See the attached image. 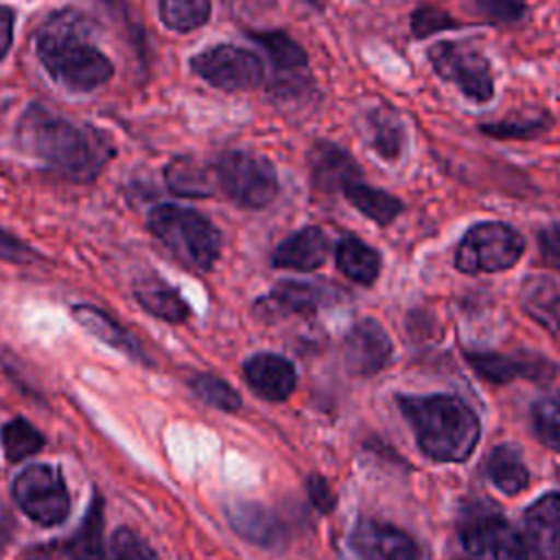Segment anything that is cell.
Instances as JSON below:
<instances>
[{"label":"cell","instance_id":"cell-1","mask_svg":"<svg viewBox=\"0 0 560 560\" xmlns=\"http://www.w3.org/2000/svg\"><path fill=\"white\" fill-rule=\"evenodd\" d=\"M22 151L72 182H92L112 158V147L96 129L74 125L42 105H28L18 120Z\"/></svg>","mask_w":560,"mask_h":560},{"label":"cell","instance_id":"cell-2","mask_svg":"<svg viewBox=\"0 0 560 560\" xmlns=\"http://www.w3.org/2000/svg\"><path fill=\"white\" fill-rule=\"evenodd\" d=\"M35 52L44 70L70 92H92L114 74L109 57L92 44L90 18L70 7L37 26Z\"/></svg>","mask_w":560,"mask_h":560},{"label":"cell","instance_id":"cell-3","mask_svg":"<svg viewBox=\"0 0 560 560\" xmlns=\"http://www.w3.org/2000/svg\"><path fill=\"white\" fill-rule=\"evenodd\" d=\"M420 451L438 462H464L479 440L477 413L457 396H396Z\"/></svg>","mask_w":560,"mask_h":560},{"label":"cell","instance_id":"cell-4","mask_svg":"<svg viewBox=\"0 0 560 560\" xmlns=\"http://www.w3.org/2000/svg\"><path fill=\"white\" fill-rule=\"evenodd\" d=\"M149 230L190 269L210 271L221 254V232L210 219L192 208L160 203L149 212Z\"/></svg>","mask_w":560,"mask_h":560},{"label":"cell","instance_id":"cell-5","mask_svg":"<svg viewBox=\"0 0 560 560\" xmlns=\"http://www.w3.org/2000/svg\"><path fill=\"white\" fill-rule=\"evenodd\" d=\"M221 190L243 208H267L278 197L276 166L252 149H228L214 162Z\"/></svg>","mask_w":560,"mask_h":560},{"label":"cell","instance_id":"cell-6","mask_svg":"<svg viewBox=\"0 0 560 560\" xmlns=\"http://www.w3.org/2000/svg\"><path fill=\"white\" fill-rule=\"evenodd\" d=\"M525 252L518 230L501 221H481L466 230L455 249V267L462 273H497L514 267Z\"/></svg>","mask_w":560,"mask_h":560},{"label":"cell","instance_id":"cell-7","mask_svg":"<svg viewBox=\"0 0 560 560\" xmlns=\"http://www.w3.org/2000/svg\"><path fill=\"white\" fill-rule=\"evenodd\" d=\"M431 68L453 83L468 101L488 103L494 94V74L488 57L468 42L442 39L427 50Z\"/></svg>","mask_w":560,"mask_h":560},{"label":"cell","instance_id":"cell-8","mask_svg":"<svg viewBox=\"0 0 560 560\" xmlns=\"http://www.w3.org/2000/svg\"><path fill=\"white\" fill-rule=\"evenodd\" d=\"M11 494L18 508L37 525H61L70 514V494L63 475L52 464H31L13 479Z\"/></svg>","mask_w":560,"mask_h":560},{"label":"cell","instance_id":"cell-9","mask_svg":"<svg viewBox=\"0 0 560 560\" xmlns=\"http://www.w3.org/2000/svg\"><path fill=\"white\" fill-rule=\"evenodd\" d=\"M190 68L206 83L225 92L254 90L265 79V66L260 57L234 44H217L197 52L190 59Z\"/></svg>","mask_w":560,"mask_h":560},{"label":"cell","instance_id":"cell-10","mask_svg":"<svg viewBox=\"0 0 560 560\" xmlns=\"http://www.w3.org/2000/svg\"><path fill=\"white\" fill-rule=\"evenodd\" d=\"M459 538L475 560H527L521 534L492 508L468 510Z\"/></svg>","mask_w":560,"mask_h":560},{"label":"cell","instance_id":"cell-11","mask_svg":"<svg viewBox=\"0 0 560 560\" xmlns=\"http://www.w3.org/2000/svg\"><path fill=\"white\" fill-rule=\"evenodd\" d=\"M247 35L267 52L273 66V81L269 83V92L287 101L306 94V50L284 31H249Z\"/></svg>","mask_w":560,"mask_h":560},{"label":"cell","instance_id":"cell-12","mask_svg":"<svg viewBox=\"0 0 560 560\" xmlns=\"http://www.w3.org/2000/svg\"><path fill=\"white\" fill-rule=\"evenodd\" d=\"M361 560H424L418 542L402 529L374 518H361L348 536Z\"/></svg>","mask_w":560,"mask_h":560},{"label":"cell","instance_id":"cell-13","mask_svg":"<svg viewBox=\"0 0 560 560\" xmlns=\"http://www.w3.org/2000/svg\"><path fill=\"white\" fill-rule=\"evenodd\" d=\"M346 368L357 376H372L392 361V341L385 328L372 319L361 317L350 326L341 343Z\"/></svg>","mask_w":560,"mask_h":560},{"label":"cell","instance_id":"cell-14","mask_svg":"<svg viewBox=\"0 0 560 560\" xmlns=\"http://www.w3.org/2000/svg\"><path fill=\"white\" fill-rule=\"evenodd\" d=\"M521 538L527 560H560V494H542L525 510Z\"/></svg>","mask_w":560,"mask_h":560},{"label":"cell","instance_id":"cell-15","mask_svg":"<svg viewBox=\"0 0 560 560\" xmlns=\"http://www.w3.org/2000/svg\"><path fill=\"white\" fill-rule=\"evenodd\" d=\"M324 302V291L311 282L280 280L269 293L254 302V315L265 322H278L293 315H313Z\"/></svg>","mask_w":560,"mask_h":560},{"label":"cell","instance_id":"cell-16","mask_svg":"<svg viewBox=\"0 0 560 560\" xmlns=\"http://www.w3.org/2000/svg\"><path fill=\"white\" fill-rule=\"evenodd\" d=\"M243 376L252 387V392L269 402L287 400L295 387L293 363L273 352L252 354L243 363Z\"/></svg>","mask_w":560,"mask_h":560},{"label":"cell","instance_id":"cell-17","mask_svg":"<svg viewBox=\"0 0 560 560\" xmlns=\"http://www.w3.org/2000/svg\"><path fill=\"white\" fill-rule=\"evenodd\" d=\"M357 125L361 138L378 158L385 162L400 160L407 147V129L394 109L383 105L368 107L359 114Z\"/></svg>","mask_w":560,"mask_h":560},{"label":"cell","instance_id":"cell-18","mask_svg":"<svg viewBox=\"0 0 560 560\" xmlns=\"http://www.w3.org/2000/svg\"><path fill=\"white\" fill-rule=\"evenodd\" d=\"M308 173L315 188L324 192L343 190L350 182L361 179V166L357 160L339 144L332 142H317L308 151Z\"/></svg>","mask_w":560,"mask_h":560},{"label":"cell","instance_id":"cell-19","mask_svg":"<svg viewBox=\"0 0 560 560\" xmlns=\"http://www.w3.org/2000/svg\"><path fill=\"white\" fill-rule=\"evenodd\" d=\"M328 256V236L317 225H306L291 236H287L271 254V265L276 269L313 271L324 265Z\"/></svg>","mask_w":560,"mask_h":560},{"label":"cell","instance_id":"cell-20","mask_svg":"<svg viewBox=\"0 0 560 560\" xmlns=\"http://www.w3.org/2000/svg\"><path fill=\"white\" fill-rule=\"evenodd\" d=\"M72 317L77 319V324L83 330H88L101 343H105V346L127 354L133 361H147L140 343L131 337V332L127 328H122L105 311H101V308H96L92 304H74L72 306Z\"/></svg>","mask_w":560,"mask_h":560},{"label":"cell","instance_id":"cell-21","mask_svg":"<svg viewBox=\"0 0 560 560\" xmlns=\"http://www.w3.org/2000/svg\"><path fill=\"white\" fill-rule=\"evenodd\" d=\"M472 370L492 383H508L514 378L549 376V365L542 359H523L499 352H466Z\"/></svg>","mask_w":560,"mask_h":560},{"label":"cell","instance_id":"cell-22","mask_svg":"<svg viewBox=\"0 0 560 560\" xmlns=\"http://www.w3.org/2000/svg\"><path fill=\"white\" fill-rule=\"evenodd\" d=\"M133 298L147 313L171 324H179L190 315V308L182 293L155 276L140 278L133 284Z\"/></svg>","mask_w":560,"mask_h":560},{"label":"cell","instance_id":"cell-23","mask_svg":"<svg viewBox=\"0 0 560 560\" xmlns=\"http://www.w3.org/2000/svg\"><path fill=\"white\" fill-rule=\"evenodd\" d=\"M214 171L190 155H177L164 166V182L177 197L201 199L214 195Z\"/></svg>","mask_w":560,"mask_h":560},{"label":"cell","instance_id":"cell-24","mask_svg":"<svg viewBox=\"0 0 560 560\" xmlns=\"http://www.w3.org/2000/svg\"><path fill=\"white\" fill-rule=\"evenodd\" d=\"M335 260L346 278L363 287H372L381 273V254L352 234L339 238Z\"/></svg>","mask_w":560,"mask_h":560},{"label":"cell","instance_id":"cell-25","mask_svg":"<svg viewBox=\"0 0 560 560\" xmlns=\"http://www.w3.org/2000/svg\"><path fill=\"white\" fill-rule=\"evenodd\" d=\"M525 311L551 332H560V291L547 276H527L521 284Z\"/></svg>","mask_w":560,"mask_h":560},{"label":"cell","instance_id":"cell-26","mask_svg":"<svg viewBox=\"0 0 560 560\" xmlns=\"http://www.w3.org/2000/svg\"><path fill=\"white\" fill-rule=\"evenodd\" d=\"M70 560H105L103 545V499L94 492L77 532L63 542Z\"/></svg>","mask_w":560,"mask_h":560},{"label":"cell","instance_id":"cell-27","mask_svg":"<svg viewBox=\"0 0 560 560\" xmlns=\"http://www.w3.org/2000/svg\"><path fill=\"white\" fill-rule=\"evenodd\" d=\"M341 192L350 201L352 208H357L361 214H365L376 225H389L405 208L398 197H394L381 188H372L361 179L350 182L348 186H343Z\"/></svg>","mask_w":560,"mask_h":560},{"label":"cell","instance_id":"cell-28","mask_svg":"<svg viewBox=\"0 0 560 560\" xmlns=\"http://www.w3.org/2000/svg\"><path fill=\"white\" fill-rule=\"evenodd\" d=\"M228 518L236 534L256 545H273L280 538V525L273 514L258 503L236 501L228 508Z\"/></svg>","mask_w":560,"mask_h":560},{"label":"cell","instance_id":"cell-29","mask_svg":"<svg viewBox=\"0 0 560 560\" xmlns=\"http://www.w3.org/2000/svg\"><path fill=\"white\" fill-rule=\"evenodd\" d=\"M490 481L505 494H516L527 488L529 472L521 459V453L514 446H497L486 464Z\"/></svg>","mask_w":560,"mask_h":560},{"label":"cell","instance_id":"cell-30","mask_svg":"<svg viewBox=\"0 0 560 560\" xmlns=\"http://www.w3.org/2000/svg\"><path fill=\"white\" fill-rule=\"evenodd\" d=\"M160 18L175 33H190L210 20V0H158Z\"/></svg>","mask_w":560,"mask_h":560},{"label":"cell","instance_id":"cell-31","mask_svg":"<svg viewBox=\"0 0 560 560\" xmlns=\"http://www.w3.org/2000/svg\"><path fill=\"white\" fill-rule=\"evenodd\" d=\"M0 442L9 462H22L44 448V435L24 418H13L2 424Z\"/></svg>","mask_w":560,"mask_h":560},{"label":"cell","instance_id":"cell-32","mask_svg":"<svg viewBox=\"0 0 560 560\" xmlns=\"http://www.w3.org/2000/svg\"><path fill=\"white\" fill-rule=\"evenodd\" d=\"M551 125L549 116L545 112L540 114H516V116H508L505 120H497V122H483L479 125V131L492 138H534L538 133H542L547 127Z\"/></svg>","mask_w":560,"mask_h":560},{"label":"cell","instance_id":"cell-33","mask_svg":"<svg viewBox=\"0 0 560 560\" xmlns=\"http://www.w3.org/2000/svg\"><path fill=\"white\" fill-rule=\"evenodd\" d=\"M188 385L199 400L219 411H236L241 407L238 392L228 381L214 374H195Z\"/></svg>","mask_w":560,"mask_h":560},{"label":"cell","instance_id":"cell-34","mask_svg":"<svg viewBox=\"0 0 560 560\" xmlns=\"http://www.w3.org/2000/svg\"><path fill=\"white\" fill-rule=\"evenodd\" d=\"M532 424L538 440L560 453V394L542 396L532 405Z\"/></svg>","mask_w":560,"mask_h":560},{"label":"cell","instance_id":"cell-35","mask_svg":"<svg viewBox=\"0 0 560 560\" xmlns=\"http://www.w3.org/2000/svg\"><path fill=\"white\" fill-rule=\"evenodd\" d=\"M107 560H160V558L149 547V542L140 538L133 529L118 527L109 538Z\"/></svg>","mask_w":560,"mask_h":560},{"label":"cell","instance_id":"cell-36","mask_svg":"<svg viewBox=\"0 0 560 560\" xmlns=\"http://www.w3.org/2000/svg\"><path fill=\"white\" fill-rule=\"evenodd\" d=\"M409 26H411V33L413 37L422 39V37H429V35H435L440 31H451V28H457L459 24L444 11V9H438V7H429V4H422L418 7L411 18H409Z\"/></svg>","mask_w":560,"mask_h":560},{"label":"cell","instance_id":"cell-37","mask_svg":"<svg viewBox=\"0 0 560 560\" xmlns=\"http://www.w3.org/2000/svg\"><path fill=\"white\" fill-rule=\"evenodd\" d=\"M477 9L492 22L512 24L527 11V0H475Z\"/></svg>","mask_w":560,"mask_h":560},{"label":"cell","instance_id":"cell-38","mask_svg":"<svg viewBox=\"0 0 560 560\" xmlns=\"http://www.w3.org/2000/svg\"><path fill=\"white\" fill-rule=\"evenodd\" d=\"M0 260L15 262V265H26V262L42 260V256H39L37 249H33L24 241H20L18 236H13L4 228H0Z\"/></svg>","mask_w":560,"mask_h":560},{"label":"cell","instance_id":"cell-39","mask_svg":"<svg viewBox=\"0 0 560 560\" xmlns=\"http://www.w3.org/2000/svg\"><path fill=\"white\" fill-rule=\"evenodd\" d=\"M538 247H540V254H542V260L560 271V221L556 223H549L547 228L540 230L538 234Z\"/></svg>","mask_w":560,"mask_h":560},{"label":"cell","instance_id":"cell-40","mask_svg":"<svg viewBox=\"0 0 560 560\" xmlns=\"http://www.w3.org/2000/svg\"><path fill=\"white\" fill-rule=\"evenodd\" d=\"M306 490H308V499L311 503L319 510V512H330L335 508V494L328 486V481L319 475H311L306 479Z\"/></svg>","mask_w":560,"mask_h":560},{"label":"cell","instance_id":"cell-41","mask_svg":"<svg viewBox=\"0 0 560 560\" xmlns=\"http://www.w3.org/2000/svg\"><path fill=\"white\" fill-rule=\"evenodd\" d=\"M13 22L15 13L9 7H0V59L9 52L13 42Z\"/></svg>","mask_w":560,"mask_h":560},{"label":"cell","instance_id":"cell-42","mask_svg":"<svg viewBox=\"0 0 560 560\" xmlns=\"http://www.w3.org/2000/svg\"><path fill=\"white\" fill-rule=\"evenodd\" d=\"M13 529H15L13 516H11L9 508L0 501V545H4V542H9V540H11Z\"/></svg>","mask_w":560,"mask_h":560},{"label":"cell","instance_id":"cell-43","mask_svg":"<svg viewBox=\"0 0 560 560\" xmlns=\"http://www.w3.org/2000/svg\"><path fill=\"white\" fill-rule=\"evenodd\" d=\"M304 2H308V4H313L315 9H322L324 7V0H304Z\"/></svg>","mask_w":560,"mask_h":560},{"label":"cell","instance_id":"cell-44","mask_svg":"<svg viewBox=\"0 0 560 560\" xmlns=\"http://www.w3.org/2000/svg\"><path fill=\"white\" fill-rule=\"evenodd\" d=\"M26 560H48V558H39V556H37V558H26Z\"/></svg>","mask_w":560,"mask_h":560}]
</instances>
